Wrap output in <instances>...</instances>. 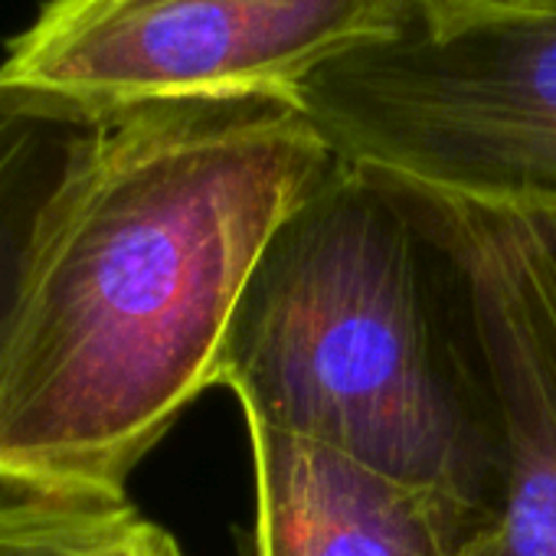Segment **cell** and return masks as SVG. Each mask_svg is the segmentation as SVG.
Returning <instances> with one entry per match:
<instances>
[{
	"label": "cell",
	"mask_w": 556,
	"mask_h": 556,
	"mask_svg": "<svg viewBox=\"0 0 556 556\" xmlns=\"http://www.w3.org/2000/svg\"><path fill=\"white\" fill-rule=\"evenodd\" d=\"M99 122L0 73V357L11 341L43 226Z\"/></svg>",
	"instance_id": "cell-7"
},
{
	"label": "cell",
	"mask_w": 556,
	"mask_h": 556,
	"mask_svg": "<svg viewBox=\"0 0 556 556\" xmlns=\"http://www.w3.org/2000/svg\"><path fill=\"white\" fill-rule=\"evenodd\" d=\"M249 556H468L481 523L445 497L295 432L245 426Z\"/></svg>",
	"instance_id": "cell-6"
},
{
	"label": "cell",
	"mask_w": 556,
	"mask_h": 556,
	"mask_svg": "<svg viewBox=\"0 0 556 556\" xmlns=\"http://www.w3.org/2000/svg\"><path fill=\"white\" fill-rule=\"evenodd\" d=\"M416 17L429 27H448L484 17L556 14V0H409Z\"/></svg>",
	"instance_id": "cell-9"
},
{
	"label": "cell",
	"mask_w": 556,
	"mask_h": 556,
	"mask_svg": "<svg viewBox=\"0 0 556 556\" xmlns=\"http://www.w3.org/2000/svg\"><path fill=\"white\" fill-rule=\"evenodd\" d=\"M292 102L341 161L471 203L556 210V14L416 17L318 66Z\"/></svg>",
	"instance_id": "cell-3"
},
{
	"label": "cell",
	"mask_w": 556,
	"mask_h": 556,
	"mask_svg": "<svg viewBox=\"0 0 556 556\" xmlns=\"http://www.w3.org/2000/svg\"><path fill=\"white\" fill-rule=\"evenodd\" d=\"M334 161L282 96L102 118L0 357V488L128 497L131 471L216 387L268 236Z\"/></svg>",
	"instance_id": "cell-1"
},
{
	"label": "cell",
	"mask_w": 556,
	"mask_h": 556,
	"mask_svg": "<svg viewBox=\"0 0 556 556\" xmlns=\"http://www.w3.org/2000/svg\"><path fill=\"white\" fill-rule=\"evenodd\" d=\"M413 21L409 0H47L0 73L96 122L174 99H292Z\"/></svg>",
	"instance_id": "cell-4"
},
{
	"label": "cell",
	"mask_w": 556,
	"mask_h": 556,
	"mask_svg": "<svg viewBox=\"0 0 556 556\" xmlns=\"http://www.w3.org/2000/svg\"><path fill=\"white\" fill-rule=\"evenodd\" d=\"M216 387L491 527L501 426L462 262L422 187L334 161L258 252Z\"/></svg>",
	"instance_id": "cell-2"
},
{
	"label": "cell",
	"mask_w": 556,
	"mask_h": 556,
	"mask_svg": "<svg viewBox=\"0 0 556 556\" xmlns=\"http://www.w3.org/2000/svg\"><path fill=\"white\" fill-rule=\"evenodd\" d=\"M0 556H184L128 497L0 488Z\"/></svg>",
	"instance_id": "cell-8"
},
{
	"label": "cell",
	"mask_w": 556,
	"mask_h": 556,
	"mask_svg": "<svg viewBox=\"0 0 556 556\" xmlns=\"http://www.w3.org/2000/svg\"><path fill=\"white\" fill-rule=\"evenodd\" d=\"M426 197L465 271L501 426V497L468 556H556V210Z\"/></svg>",
	"instance_id": "cell-5"
}]
</instances>
